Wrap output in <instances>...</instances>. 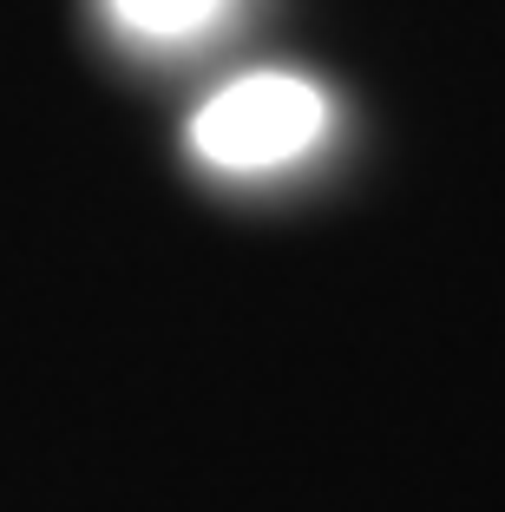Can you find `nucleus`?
<instances>
[{
    "instance_id": "nucleus-2",
    "label": "nucleus",
    "mask_w": 505,
    "mask_h": 512,
    "mask_svg": "<svg viewBox=\"0 0 505 512\" xmlns=\"http://www.w3.org/2000/svg\"><path fill=\"white\" fill-rule=\"evenodd\" d=\"M105 7H112V20H119L125 33H138V40H191V33H204L230 0H105Z\"/></svg>"
},
{
    "instance_id": "nucleus-1",
    "label": "nucleus",
    "mask_w": 505,
    "mask_h": 512,
    "mask_svg": "<svg viewBox=\"0 0 505 512\" xmlns=\"http://www.w3.org/2000/svg\"><path fill=\"white\" fill-rule=\"evenodd\" d=\"M328 132V99L296 73H243L210 92L191 119V145L217 171H276Z\"/></svg>"
}]
</instances>
